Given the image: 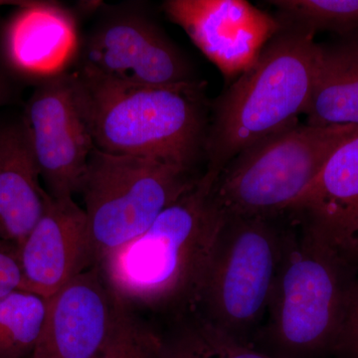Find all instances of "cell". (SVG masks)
I'll list each match as a JSON object with an SVG mask.
<instances>
[{"label":"cell","mask_w":358,"mask_h":358,"mask_svg":"<svg viewBox=\"0 0 358 358\" xmlns=\"http://www.w3.org/2000/svg\"><path fill=\"white\" fill-rule=\"evenodd\" d=\"M216 179L201 174L143 234L96 265L110 292L127 307L195 308L223 218L212 197Z\"/></svg>","instance_id":"cell-1"},{"label":"cell","mask_w":358,"mask_h":358,"mask_svg":"<svg viewBox=\"0 0 358 358\" xmlns=\"http://www.w3.org/2000/svg\"><path fill=\"white\" fill-rule=\"evenodd\" d=\"M289 218L260 343L273 358H317L334 352L358 266L326 235Z\"/></svg>","instance_id":"cell-2"},{"label":"cell","mask_w":358,"mask_h":358,"mask_svg":"<svg viewBox=\"0 0 358 358\" xmlns=\"http://www.w3.org/2000/svg\"><path fill=\"white\" fill-rule=\"evenodd\" d=\"M319 58L315 35L281 28L255 64L211 103L206 173L218 178L240 152L299 121L312 96Z\"/></svg>","instance_id":"cell-3"},{"label":"cell","mask_w":358,"mask_h":358,"mask_svg":"<svg viewBox=\"0 0 358 358\" xmlns=\"http://www.w3.org/2000/svg\"><path fill=\"white\" fill-rule=\"evenodd\" d=\"M79 79L99 150L189 169L204 155L211 105L204 83L134 87Z\"/></svg>","instance_id":"cell-4"},{"label":"cell","mask_w":358,"mask_h":358,"mask_svg":"<svg viewBox=\"0 0 358 358\" xmlns=\"http://www.w3.org/2000/svg\"><path fill=\"white\" fill-rule=\"evenodd\" d=\"M358 134V126L294 122L236 155L212 189L222 216L277 217L319 176L331 155Z\"/></svg>","instance_id":"cell-5"},{"label":"cell","mask_w":358,"mask_h":358,"mask_svg":"<svg viewBox=\"0 0 358 358\" xmlns=\"http://www.w3.org/2000/svg\"><path fill=\"white\" fill-rule=\"evenodd\" d=\"M280 216H223L205 268L195 308L243 343L267 317L282 260Z\"/></svg>","instance_id":"cell-6"},{"label":"cell","mask_w":358,"mask_h":358,"mask_svg":"<svg viewBox=\"0 0 358 358\" xmlns=\"http://www.w3.org/2000/svg\"><path fill=\"white\" fill-rule=\"evenodd\" d=\"M199 178L187 167L95 147L79 192L94 265L143 234Z\"/></svg>","instance_id":"cell-7"},{"label":"cell","mask_w":358,"mask_h":358,"mask_svg":"<svg viewBox=\"0 0 358 358\" xmlns=\"http://www.w3.org/2000/svg\"><path fill=\"white\" fill-rule=\"evenodd\" d=\"M23 122L47 193L58 199L74 196L95 148L76 73L44 80L30 98Z\"/></svg>","instance_id":"cell-8"},{"label":"cell","mask_w":358,"mask_h":358,"mask_svg":"<svg viewBox=\"0 0 358 358\" xmlns=\"http://www.w3.org/2000/svg\"><path fill=\"white\" fill-rule=\"evenodd\" d=\"M77 75L93 83L134 87L197 81L178 47L138 16L117 18L98 28L86 43Z\"/></svg>","instance_id":"cell-9"},{"label":"cell","mask_w":358,"mask_h":358,"mask_svg":"<svg viewBox=\"0 0 358 358\" xmlns=\"http://www.w3.org/2000/svg\"><path fill=\"white\" fill-rule=\"evenodd\" d=\"M162 8L226 81L255 64L282 28L275 16L245 0H167Z\"/></svg>","instance_id":"cell-10"},{"label":"cell","mask_w":358,"mask_h":358,"mask_svg":"<svg viewBox=\"0 0 358 358\" xmlns=\"http://www.w3.org/2000/svg\"><path fill=\"white\" fill-rule=\"evenodd\" d=\"M117 305L100 268H86L47 299L43 327L29 358H100L114 331Z\"/></svg>","instance_id":"cell-11"},{"label":"cell","mask_w":358,"mask_h":358,"mask_svg":"<svg viewBox=\"0 0 358 358\" xmlns=\"http://www.w3.org/2000/svg\"><path fill=\"white\" fill-rule=\"evenodd\" d=\"M21 289L49 299L94 266L84 208L73 197L46 192L38 222L17 246Z\"/></svg>","instance_id":"cell-12"},{"label":"cell","mask_w":358,"mask_h":358,"mask_svg":"<svg viewBox=\"0 0 358 358\" xmlns=\"http://www.w3.org/2000/svg\"><path fill=\"white\" fill-rule=\"evenodd\" d=\"M345 250L358 234V134L331 155L319 176L285 212Z\"/></svg>","instance_id":"cell-13"},{"label":"cell","mask_w":358,"mask_h":358,"mask_svg":"<svg viewBox=\"0 0 358 358\" xmlns=\"http://www.w3.org/2000/svg\"><path fill=\"white\" fill-rule=\"evenodd\" d=\"M79 49L76 22L50 3L26 6L14 15L6 35L9 62L26 76L47 80L65 73Z\"/></svg>","instance_id":"cell-14"},{"label":"cell","mask_w":358,"mask_h":358,"mask_svg":"<svg viewBox=\"0 0 358 358\" xmlns=\"http://www.w3.org/2000/svg\"><path fill=\"white\" fill-rule=\"evenodd\" d=\"M36 159L24 122L0 124V239L20 246L44 211Z\"/></svg>","instance_id":"cell-15"},{"label":"cell","mask_w":358,"mask_h":358,"mask_svg":"<svg viewBox=\"0 0 358 358\" xmlns=\"http://www.w3.org/2000/svg\"><path fill=\"white\" fill-rule=\"evenodd\" d=\"M303 115L312 126H358V38L320 44L317 76Z\"/></svg>","instance_id":"cell-16"},{"label":"cell","mask_w":358,"mask_h":358,"mask_svg":"<svg viewBox=\"0 0 358 358\" xmlns=\"http://www.w3.org/2000/svg\"><path fill=\"white\" fill-rule=\"evenodd\" d=\"M46 312L47 299L24 289L0 299V358H29Z\"/></svg>","instance_id":"cell-17"},{"label":"cell","mask_w":358,"mask_h":358,"mask_svg":"<svg viewBox=\"0 0 358 358\" xmlns=\"http://www.w3.org/2000/svg\"><path fill=\"white\" fill-rule=\"evenodd\" d=\"M268 3L275 7L282 27L313 35L329 31L357 39L358 0H272Z\"/></svg>","instance_id":"cell-18"},{"label":"cell","mask_w":358,"mask_h":358,"mask_svg":"<svg viewBox=\"0 0 358 358\" xmlns=\"http://www.w3.org/2000/svg\"><path fill=\"white\" fill-rule=\"evenodd\" d=\"M164 358H273L251 343L223 333L200 317L171 341H164Z\"/></svg>","instance_id":"cell-19"},{"label":"cell","mask_w":358,"mask_h":358,"mask_svg":"<svg viewBox=\"0 0 358 358\" xmlns=\"http://www.w3.org/2000/svg\"><path fill=\"white\" fill-rule=\"evenodd\" d=\"M100 358H164V341L119 301L114 331Z\"/></svg>","instance_id":"cell-20"},{"label":"cell","mask_w":358,"mask_h":358,"mask_svg":"<svg viewBox=\"0 0 358 358\" xmlns=\"http://www.w3.org/2000/svg\"><path fill=\"white\" fill-rule=\"evenodd\" d=\"M333 353L338 358H358V275L350 291L345 319Z\"/></svg>","instance_id":"cell-21"},{"label":"cell","mask_w":358,"mask_h":358,"mask_svg":"<svg viewBox=\"0 0 358 358\" xmlns=\"http://www.w3.org/2000/svg\"><path fill=\"white\" fill-rule=\"evenodd\" d=\"M22 286L17 247L0 239V299Z\"/></svg>","instance_id":"cell-22"},{"label":"cell","mask_w":358,"mask_h":358,"mask_svg":"<svg viewBox=\"0 0 358 358\" xmlns=\"http://www.w3.org/2000/svg\"><path fill=\"white\" fill-rule=\"evenodd\" d=\"M345 251L348 253V255L350 256V258L352 259L353 262L358 266V234L353 238L350 243L348 245Z\"/></svg>","instance_id":"cell-23"},{"label":"cell","mask_w":358,"mask_h":358,"mask_svg":"<svg viewBox=\"0 0 358 358\" xmlns=\"http://www.w3.org/2000/svg\"><path fill=\"white\" fill-rule=\"evenodd\" d=\"M8 85L1 72H0V106L3 105L8 96Z\"/></svg>","instance_id":"cell-24"}]
</instances>
